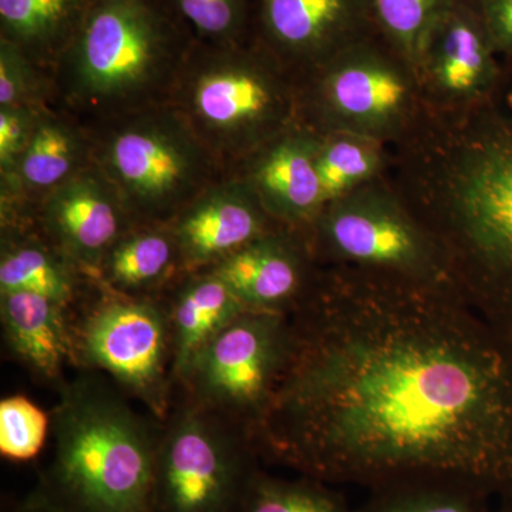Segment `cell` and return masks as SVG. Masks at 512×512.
I'll list each match as a JSON object with an SVG mask.
<instances>
[{
	"label": "cell",
	"instance_id": "cell-1",
	"mask_svg": "<svg viewBox=\"0 0 512 512\" xmlns=\"http://www.w3.org/2000/svg\"><path fill=\"white\" fill-rule=\"evenodd\" d=\"M252 433L265 463L367 490L412 480L512 501V342L457 292L319 266Z\"/></svg>",
	"mask_w": 512,
	"mask_h": 512
},
{
	"label": "cell",
	"instance_id": "cell-2",
	"mask_svg": "<svg viewBox=\"0 0 512 512\" xmlns=\"http://www.w3.org/2000/svg\"><path fill=\"white\" fill-rule=\"evenodd\" d=\"M467 109L426 110L386 178L440 248L457 292L512 342V57Z\"/></svg>",
	"mask_w": 512,
	"mask_h": 512
},
{
	"label": "cell",
	"instance_id": "cell-3",
	"mask_svg": "<svg viewBox=\"0 0 512 512\" xmlns=\"http://www.w3.org/2000/svg\"><path fill=\"white\" fill-rule=\"evenodd\" d=\"M52 456L32 493L49 512H153L161 421L109 377L82 370L50 412Z\"/></svg>",
	"mask_w": 512,
	"mask_h": 512
},
{
	"label": "cell",
	"instance_id": "cell-4",
	"mask_svg": "<svg viewBox=\"0 0 512 512\" xmlns=\"http://www.w3.org/2000/svg\"><path fill=\"white\" fill-rule=\"evenodd\" d=\"M192 46L161 0H92L53 70L55 107L89 128L167 104Z\"/></svg>",
	"mask_w": 512,
	"mask_h": 512
},
{
	"label": "cell",
	"instance_id": "cell-5",
	"mask_svg": "<svg viewBox=\"0 0 512 512\" xmlns=\"http://www.w3.org/2000/svg\"><path fill=\"white\" fill-rule=\"evenodd\" d=\"M168 104L229 173L302 123L298 83L249 40L234 46L194 43Z\"/></svg>",
	"mask_w": 512,
	"mask_h": 512
},
{
	"label": "cell",
	"instance_id": "cell-6",
	"mask_svg": "<svg viewBox=\"0 0 512 512\" xmlns=\"http://www.w3.org/2000/svg\"><path fill=\"white\" fill-rule=\"evenodd\" d=\"M92 163L113 185L134 227L168 225L229 171L171 104L86 128Z\"/></svg>",
	"mask_w": 512,
	"mask_h": 512
},
{
	"label": "cell",
	"instance_id": "cell-7",
	"mask_svg": "<svg viewBox=\"0 0 512 512\" xmlns=\"http://www.w3.org/2000/svg\"><path fill=\"white\" fill-rule=\"evenodd\" d=\"M296 83L302 123L319 134L352 133L390 147L427 110L413 64L379 32Z\"/></svg>",
	"mask_w": 512,
	"mask_h": 512
},
{
	"label": "cell",
	"instance_id": "cell-8",
	"mask_svg": "<svg viewBox=\"0 0 512 512\" xmlns=\"http://www.w3.org/2000/svg\"><path fill=\"white\" fill-rule=\"evenodd\" d=\"M306 234L319 266L365 269L457 292L440 248L386 175L328 202Z\"/></svg>",
	"mask_w": 512,
	"mask_h": 512
},
{
	"label": "cell",
	"instance_id": "cell-9",
	"mask_svg": "<svg viewBox=\"0 0 512 512\" xmlns=\"http://www.w3.org/2000/svg\"><path fill=\"white\" fill-rule=\"evenodd\" d=\"M259 461L242 427L174 394L161 421L153 512H238Z\"/></svg>",
	"mask_w": 512,
	"mask_h": 512
},
{
	"label": "cell",
	"instance_id": "cell-10",
	"mask_svg": "<svg viewBox=\"0 0 512 512\" xmlns=\"http://www.w3.org/2000/svg\"><path fill=\"white\" fill-rule=\"evenodd\" d=\"M72 318L77 365L109 377L164 421L174 402L173 335L164 296H128L96 285Z\"/></svg>",
	"mask_w": 512,
	"mask_h": 512
},
{
	"label": "cell",
	"instance_id": "cell-11",
	"mask_svg": "<svg viewBox=\"0 0 512 512\" xmlns=\"http://www.w3.org/2000/svg\"><path fill=\"white\" fill-rule=\"evenodd\" d=\"M288 350V313L245 311L201 350L175 392L251 437L281 380Z\"/></svg>",
	"mask_w": 512,
	"mask_h": 512
},
{
	"label": "cell",
	"instance_id": "cell-12",
	"mask_svg": "<svg viewBox=\"0 0 512 512\" xmlns=\"http://www.w3.org/2000/svg\"><path fill=\"white\" fill-rule=\"evenodd\" d=\"M377 32L372 0H254L249 42L298 82Z\"/></svg>",
	"mask_w": 512,
	"mask_h": 512
},
{
	"label": "cell",
	"instance_id": "cell-13",
	"mask_svg": "<svg viewBox=\"0 0 512 512\" xmlns=\"http://www.w3.org/2000/svg\"><path fill=\"white\" fill-rule=\"evenodd\" d=\"M429 110L476 106L494 92L503 64L474 0H457L437 23L416 66Z\"/></svg>",
	"mask_w": 512,
	"mask_h": 512
},
{
	"label": "cell",
	"instance_id": "cell-14",
	"mask_svg": "<svg viewBox=\"0 0 512 512\" xmlns=\"http://www.w3.org/2000/svg\"><path fill=\"white\" fill-rule=\"evenodd\" d=\"M33 222L60 254L96 282L104 256L134 228L113 185L93 163L47 194L36 205Z\"/></svg>",
	"mask_w": 512,
	"mask_h": 512
},
{
	"label": "cell",
	"instance_id": "cell-15",
	"mask_svg": "<svg viewBox=\"0 0 512 512\" xmlns=\"http://www.w3.org/2000/svg\"><path fill=\"white\" fill-rule=\"evenodd\" d=\"M185 274L207 271L278 227L247 181L229 173L170 222Z\"/></svg>",
	"mask_w": 512,
	"mask_h": 512
},
{
	"label": "cell",
	"instance_id": "cell-16",
	"mask_svg": "<svg viewBox=\"0 0 512 512\" xmlns=\"http://www.w3.org/2000/svg\"><path fill=\"white\" fill-rule=\"evenodd\" d=\"M318 269L306 231L278 225L207 271L224 281L248 311L289 313Z\"/></svg>",
	"mask_w": 512,
	"mask_h": 512
},
{
	"label": "cell",
	"instance_id": "cell-17",
	"mask_svg": "<svg viewBox=\"0 0 512 512\" xmlns=\"http://www.w3.org/2000/svg\"><path fill=\"white\" fill-rule=\"evenodd\" d=\"M320 134L299 123L245 158L231 173L251 185L269 217L306 231L325 207L318 174Z\"/></svg>",
	"mask_w": 512,
	"mask_h": 512
},
{
	"label": "cell",
	"instance_id": "cell-18",
	"mask_svg": "<svg viewBox=\"0 0 512 512\" xmlns=\"http://www.w3.org/2000/svg\"><path fill=\"white\" fill-rule=\"evenodd\" d=\"M90 164L86 127L55 106L42 109L15 171L2 180V227L32 222L36 205Z\"/></svg>",
	"mask_w": 512,
	"mask_h": 512
},
{
	"label": "cell",
	"instance_id": "cell-19",
	"mask_svg": "<svg viewBox=\"0 0 512 512\" xmlns=\"http://www.w3.org/2000/svg\"><path fill=\"white\" fill-rule=\"evenodd\" d=\"M73 313L64 306L29 292H0L3 339L10 355L40 382L56 387L67 383L66 372L77 365Z\"/></svg>",
	"mask_w": 512,
	"mask_h": 512
},
{
	"label": "cell",
	"instance_id": "cell-20",
	"mask_svg": "<svg viewBox=\"0 0 512 512\" xmlns=\"http://www.w3.org/2000/svg\"><path fill=\"white\" fill-rule=\"evenodd\" d=\"M96 281L80 271L35 224L2 228L0 292H29L73 309L82 306Z\"/></svg>",
	"mask_w": 512,
	"mask_h": 512
},
{
	"label": "cell",
	"instance_id": "cell-21",
	"mask_svg": "<svg viewBox=\"0 0 512 512\" xmlns=\"http://www.w3.org/2000/svg\"><path fill=\"white\" fill-rule=\"evenodd\" d=\"M163 296L173 335V377L177 389L208 342L248 309L210 271L181 276Z\"/></svg>",
	"mask_w": 512,
	"mask_h": 512
},
{
	"label": "cell",
	"instance_id": "cell-22",
	"mask_svg": "<svg viewBox=\"0 0 512 512\" xmlns=\"http://www.w3.org/2000/svg\"><path fill=\"white\" fill-rule=\"evenodd\" d=\"M184 275L170 225L134 227L101 262L97 282L128 296H163Z\"/></svg>",
	"mask_w": 512,
	"mask_h": 512
},
{
	"label": "cell",
	"instance_id": "cell-23",
	"mask_svg": "<svg viewBox=\"0 0 512 512\" xmlns=\"http://www.w3.org/2000/svg\"><path fill=\"white\" fill-rule=\"evenodd\" d=\"M92 0H0V39L52 74Z\"/></svg>",
	"mask_w": 512,
	"mask_h": 512
},
{
	"label": "cell",
	"instance_id": "cell-24",
	"mask_svg": "<svg viewBox=\"0 0 512 512\" xmlns=\"http://www.w3.org/2000/svg\"><path fill=\"white\" fill-rule=\"evenodd\" d=\"M389 146L352 133L320 134L318 174L325 205L382 178Z\"/></svg>",
	"mask_w": 512,
	"mask_h": 512
},
{
	"label": "cell",
	"instance_id": "cell-25",
	"mask_svg": "<svg viewBox=\"0 0 512 512\" xmlns=\"http://www.w3.org/2000/svg\"><path fill=\"white\" fill-rule=\"evenodd\" d=\"M353 512H491L494 498L474 485L451 480H412L369 490Z\"/></svg>",
	"mask_w": 512,
	"mask_h": 512
},
{
	"label": "cell",
	"instance_id": "cell-26",
	"mask_svg": "<svg viewBox=\"0 0 512 512\" xmlns=\"http://www.w3.org/2000/svg\"><path fill=\"white\" fill-rule=\"evenodd\" d=\"M238 512H353L336 485L318 478L272 476L259 468Z\"/></svg>",
	"mask_w": 512,
	"mask_h": 512
},
{
	"label": "cell",
	"instance_id": "cell-27",
	"mask_svg": "<svg viewBox=\"0 0 512 512\" xmlns=\"http://www.w3.org/2000/svg\"><path fill=\"white\" fill-rule=\"evenodd\" d=\"M165 8L202 46L248 42L254 0H161Z\"/></svg>",
	"mask_w": 512,
	"mask_h": 512
},
{
	"label": "cell",
	"instance_id": "cell-28",
	"mask_svg": "<svg viewBox=\"0 0 512 512\" xmlns=\"http://www.w3.org/2000/svg\"><path fill=\"white\" fill-rule=\"evenodd\" d=\"M457 0H372L380 35L416 69L430 33Z\"/></svg>",
	"mask_w": 512,
	"mask_h": 512
},
{
	"label": "cell",
	"instance_id": "cell-29",
	"mask_svg": "<svg viewBox=\"0 0 512 512\" xmlns=\"http://www.w3.org/2000/svg\"><path fill=\"white\" fill-rule=\"evenodd\" d=\"M52 419L42 407L22 394L0 402V454L13 463L35 460L50 436Z\"/></svg>",
	"mask_w": 512,
	"mask_h": 512
},
{
	"label": "cell",
	"instance_id": "cell-30",
	"mask_svg": "<svg viewBox=\"0 0 512 512\" xmlns=\"http://www.w3.org/2000/svg\"><path fill=\"white\" fill-rule=\"evenodd\" d=\"M55 106L52 74L0 39V107Z\"/></svg>",
	"mask_w": 512,
	"mask_h": 512
},
{
	"label": "cell",
	"instance_id": "cell-31",
	"mask_svg": "<svg viewBox=\"0 0 512 512\" xmlns=\"http://www.w3.org/2000/svg\"><path fill=\"white\" fill-rule=\"evenodd\" d=\"M47 107V106H45ZM45 107H0V177H10Z\"/></svg>",
	"mask_w": 512,
	"mask_h": 512
},
{
	"label": "cell",
	"instance_id": "cell-32",
	"mask_svg": "<svg viewBox=\"0 0 512 512\" xmlns=\"http://www.w3.org/2000/svg\"><path fill=\"white\" fill-rule=\"evenodd\" d=\"M495 52L512 57V0H474Z\"/></svg>",
	"mask_w": 512,
	"mask_h": 512
},
{
	"label": "cell",
	"instance_id": "cell-33",
	"mask_svg": "<svg viewBox=\"0 0 512 512\" xmlns=\"http://www.w3.org/2000/svg\"><path fill=\"white\" fill-rule=\"evenodd\" d=\"M18 512H49L43 504L37 500L36 495L30 491L28 497L20 503Z\"/></svg>",
	"mask_w": 512,
	"mask_h": 512
},
{
	"label": "cell",
	"instance_id": "cell-34",
	"mask_svg": "<svg viewBox=\"0 0 512 512\" xmlns=\"http://www.w3.org/2000/svg\"><path fill=\"white\" fill-rule=\"evenodd\" d=\"M497 508H493L491 512H512V501H507V503H498Z\"/></svg>",
	"mask_w": 512,
	"mask_h": 512
}]
</instances>
